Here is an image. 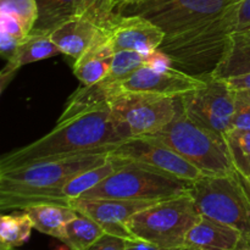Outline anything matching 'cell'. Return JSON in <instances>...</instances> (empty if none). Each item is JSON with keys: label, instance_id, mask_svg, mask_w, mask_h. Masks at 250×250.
Segmentation results:
<instances>
[{"label": "cell", "instance_id": "6da1fadb", "mask_svg": "<svg viewBox=\"0 0 250 250\" xmlns=\"http://www.w3.org/2000/svg\"><path fill=\"white\" fill-rule=\"evenodd\" d=\"M127 139L110 106L98 107L58 122L42 138L2 155L0 171L85 154H110Z\"/></svg>", "mask_w": 250, "mask_h": 250}, {"label": "cell", "instance_id": "7a4b0ae2", "mask_svg": "<svg viewBox=\"0 0 250 250\" xmlns=\"http://www.w3.org/2000/svg\"><path fill=\"white\" fill-rule=\"evenodd\" d=\"M110 154H85L0 171V210L23 211L37 204L70 205L62 194L66 183L105 163Z\"/></svg>", "mask_w": 250, "mask_h": 250}, {"label": "cell", "instance_id": "3957f363", "mask_svg": "<svg viewBox=\"0 0 250 250\" xmlns=\"http://www.w3.org/2000/svg\"><path fill=\"white\" fill-rule=\"evenodd\" d=\"M233 31L229 11L216 19L173 36H166L159 46L172 60L177 70L198 78H210L233 46Z\"/></svg>", "mask_w": 250, "mask_h": 250}, {"label": "cell", "instance_id": "277c9868", "mask_svg": "<svg viewBox=\"0 0 250 250\" xmlns=\"http://www.w3.org/2000/svg\"><path fill=\"white\" fill-rule=\"evenodd\" d=\"M144 138L160 142L175 150L204 176L236 172L225 137L192 121L183 109L167 126Z\"/></svg>", "mask_w": 250, "mask_h": 250}, {"label": "cell", "instance_id": "5b68a950", "mask_svg": "<svg viewBox=\"0 0 250 250\" xmlns=\"http://www.w3.org/2000/svg\"><path fill=\"white\" fill-rule=\"evenodd\" d=\"M200 214L189 190L161 200L134 214L127 222L133 239L166 249L185 248L186 236Z\"/></svg>", "mask_w": 250, "mask_h": 250}, {"label": "cell", "instance_id": "8992f818", "mask_svg": "<svg viewBox=\"0 0 250 250\" xmlns=\"http://www.w3.org/2000/svg\"><path fill=\"white\" fill-rule=\"evenodd\" d=\"M189 193L202 216L233 227L250 244V195L238 173L203 176L190 183Z\"/></svg>", "mask_w": 250, "mask_h": 250}, {"label": "cell", "instance_id": "52a82bcc", "mask_svg": "<svg viewBox=\"0 0 250 250\" xmlns=\"http://www.w3.org/2000/svg\"><path fill=\"white\" fill-rule=\"evenodd\" d=\"M190 183L127 161L100 185L80 198L158 203L188 192Z\"/></svg>", "mask_w": 250, "mask_h": 250}, {"label": "cell", "instance_id": "ba28073f", "mask_svg": "<svg viewBox=\"0 0 250 250\" xmlns=\"http://www.w3.org/2000/svg\"><path fill=\"white\" fill-rule=\"evenodd\" d=\"M241 0H143L117 6L120 15H139L173 36L216 19Z\"/></svg>", "mask_w": 250, "mask_h": 250}, {"label": "cell", "instance_id": "9c48e42d", "mask_svg": "<svg viewBox=\"0 0 250 250\" xmlns=\"http://www.w3.org/2000/svg\"><path fill=\"white\" fill-rule=\"evenodd\" d=\"M112 116L127 138L153 134L182 111L180 98L125 93L110 103Z\"/></svg>", "mask_w": 250, "mask_h": 250}, {"label": "cell", "instance_id": "30bf717a", "mask_svg": "<svg viewBox=\"0 0 250 250\" xmlns=\"http://www.w3.org/2000/svg\"><path fill=\"white\" fill-rule=\"evenodd\" d=\"M183 112L192 121L225 136L232 129L236 92L224 80L205 78V83L180 98Z\"/></svg>", "mask_w": 250, "mask_h": 250}, {"label": "cell", "instance_id": "8fae6325", "mask_svg": "<svg viewBox=\"0 0 250 250\" xmlns=\"http://www.w3.org/2000/svg\"><path fill=\"white\" fill-rule=\"evenodd\" d=\"M111 154L154 172L189 183L195 182L204 176L175 150L160 142L144 137L127 139Z\"/></svg>", "mask_w": 250, "mask_h": 250}, {"label": "cell", "instance_id": "7c38bea8", "mask_svg": "<svg viewBox=\"0 0 250 250\" xmlns=\"http://www.w3.org/2000/svg\"><path fill=\"white\" fill-rule=\"evenodd\" d=\"M205 83L203 78L194 77L172 67L164 72H156L142 66L121 82V92L133 94H151L159 97L181 98L193 92Z\"/></svg>", "mask_w": 250, "mask_h": 250}, {"label": "cell", "instance_id": "4fadbf2b", "mask_svg": "<svg viewBox=\"0 0 250 250\" xmlns=\"http://www.w3.org/2000/svg\"><path fill=\"white\" fill-rule=\"evenodd\" d=\"M155 203L121 199H84L77 198L70 205L81 215L90 217L105 229L106 233L133 239L127 229V222L137 212Z\"/></svg>", "mask_w": 250, "mask_h": 250}, {"label": "cell", "instance_id": "5bb4252c", "mask_svg": "<svg viewBox=\"0 0 250 250\" xmlns=\"http://www.w3.org/2000/svg\"><path fill=\"white\" fill-rule=\"evenodd\" d=\"M110 33L115 51L133 50L144 56L159 49L166 37L160 27L139 15H120Z\"/></svg>", "mask_w": 250, "mask_h": 250}, {"label": "cell", "instance_id": "9a60e30c", "mask_svg": "<svg viewBox=\"0 0 250 250\" xmlns=\"http://www.w3.org/2000/svg\"><path fill=\"white\" fill-rule=\"evenodd\" d=\"M121 82V80L109 72L104 80L94 84H82L68 98L58 122H63L98 107L110 106L112 100L122 95Z\"/></svg>", "mask_w": 250, "mask_h": 250}, {"label": "cell", "instance_id": "2e32d148", "mask_svg": "<svg viewBox=\"0 0 250 250\" xmlns=\"http://www.w3.org/2000/svg\"><path fill=\"white\" fill-rule=\"evenodd\" d=\"M244 242L233 227L202 216L186 236L185 247L193 250H234Z\"/></svg>", "mask_w": 250, "mask_h": 250}, {"label": "cell", "instance_id": "e0dca14e", "mask_svg": "<svg viewBox=\"0 0 250 250\" xmlns=\"http://www.w3.org/2000/svg\"><path fill=\"white\" fill-rule=\"evenodd\" d=\"M105 31L85 17L73 16L54 29L50 38L61 54L77 60Z\"/></svg>", "mask_w": 250, "mask_h": 250}, {"label": "cell", "instance_id": "ac0fdd59", "mask_svg": "<svg viewBox=\"0 0 250 250\" xmlns=\"http://www.w3.org/2000/svg\"><path fill=\"white\" fill-rule=\"evenodd\" d=\"M61 54L60 49L51 41L50 34L31 32L24 41L17 46L14 55L7 60L6 66L1 71V90L5 89L17 70L27 63L45 60Z\"/></svg>", "mask_w": 250, "mask_h": 250}, {"label": "cell", "instance_id": "d6986e66", "mask_svg": "<svg viewBox=\"0 0 250 250\" xmlns=\"http://www.w3.org/2000/svg\"><path fill=\"white\" fill-rule=\"evenodd\" d=\"M23 211L31 217L34 229L60 241L66 225L78 216V212L71 205L61 204H37Z\"/></svg>", "mask_w": 250, "mask_h": 250}, {"label": "cell", "instance_id": "ffe728a7", "mask_svg": "<svg viewBox=\"0 0 250 250\" xmlns=\"http://www.w3.org/2000/svg\"><path fill=\"white\" fill-rule=\"evenodd\" d=\"M126 163L127 161L124 159L110 154L109 159L105 163L100 164L95 167L88 168V170L83 171V172L78 173L77 176L71 178L63 187V197L67 199L68 204H70L71 200L82 197L88 190L97 187L98 185L106 180L109 176H111L115 171L122 167Z\"/></svg>", "mask_w": 250, "mask_h": 250}, {"label": "cell", "instance_id": "44dd1931", "mask_svg": "<svg viewBox=\"0 0 250 250\" xmlns=\"http://www.w3.org/2000/svg\"><path fill=\"white\" fill-rule=\"evenodd\" d=\"M38 19L32 32L50 34L63 22L75 16L76 0H36Z\"/></svg>", "mask_w": 250, "mask_h": 250}, {"label": "cell", "instance_id": "7402d4cb", "mask_svg": "<svg viewBox=\"0 0 250 250\" xmlns=\"http://www.w3.org/2000/svg\"><path fill=\"white\" fill-rule=\"evenodd\" d=\"M105 233V229L98 222L78 214L76 219L66 225L61 242L70 250H88Z\"/></svg>", "mask_w": 250, "mask_h": 250}, {"label": "cell", "instance_id": "603a6c76", "mask_svg": "<svg viewBox=\"0 0 250 250\" xmlns=\"http://www.w3.org/2000/svg\"><path fill=\"white\" fill-rule=\"evenodd\" d=\"M33 222L26 211L0 217V250H14L29 239Z\"/></svg>", "mask_w": 250, "mask_h": 250}, {"label": "cell", "instance_id": "cb8c5ba5", "mask_svg": "<svg viewBox=\"0 0 250 250\" xmlns=\"http://www.w3.org/2000/svg\"><path fill=\"white\" fill-rule=\"evenodd\" d=\"M119 0H76L75 16L85 17L103 29H110L119 19Z\"/></svg>", "mask_w": 250, "mask_h": 250}, {"label": "cell", "instance_id": "d4e9b609", "mask_svg": "<svg viewBox=\"0 0 250 250\" xmlns=\"http://www.w3.org/2000/svg\"><path fill=\"white\" fill-rule=\"evenodd\" d=\"M224 137L236 172L242 178L250 177V131L231 129Z\"/></svg>", "mask_w": 250, "mask_h": 250}, {"label": "cell", "instance_id": "484cf974", "mask_svg": "<svg viewBox=\"0 0 250 250\" xmlns=\"http://www.w3.org/2000/svg\"><path fill=\"white\" fill-rule=\"evenodd\" d=\"M250 73V45H233L221 61L211 78L226 80Z\"/></svg>", "mask_w": 250, "mask_h": 250}, {"label": "cell", "instance_id": "4316f807", "mask_svg": "<svg viewBox=\"0 0 250 250\" xmlns=\"http://www.w3.org/2000/svg\"><path fill=\"white\" fill-rule=\"evenodd\" d=\"M112 58L81 56L73 63V73L82 84L89 85L104 80L110 72Z\"/></svg>", "mask_w": 250, "mask_h": 250}, {"label": "cell", "instance_id": "83f0119b", "mask_svg": "<svg viewBox=\"0 0 250 250\" xmlns=\"http://www.w3.org/2000/svg\"><path fill=\"white\" fill-rule=\"evenodd\" d=\"M0 12H6L21 20L27 31L31 33L38 19V6L36 0H0Z\"/></svg>", "mask_w": 250, "mask_h": 250}, {"label": "cell", "instance_id": "f1b7e54d", "mask_svg": "<svg viewBox=\"0 0 250 250\" xmlns=\"http://www.w3.org/2000/svg\"><path fill=\"white\" fill-rule=\"evenodd\" d=\"M144 58L138 51L133 50H120L116 51L112 59L110 73L124 81L136 70L144 66Z\"/></svg>", "mask_w": 250, "mask_h": 250}, {"label": "cell", "instance_id": "f546056e", "mask_svg": "<svg viewBox=\"0 0 250 250\" xmlns=\"http://www.w3.org/2000/svg\"><path fill=\"white\" fill-rule=\"evenodd\" d=\"M0 33L9 34L17 41L22 42L27 38L29 32L27 31L21 20L16 16L6 12H0Z\"/></svg>", "mask_w": 250, "mask_h": 250}, {"label": "cell", "instance_id": "4dcf8cb0", "mask_svg": "<svg viewBox=\"0 0 250 250\" xmlns=\"http://www.w3.org/2000/svg\"><path fill=\"white\" fill-rule=\"evenodd\" d=\"M232 129L250 131V102L236 94V109L232 119Z\"/></svg>", "mask_w": 250, "mask_h": 250}, {"label": "cell", "instance_id": "1f68e13d", "mask_svg": "<svg viewBox=\"0 0 250 250\" xmlns=\"http://www.w3.org/2000/svg\"><path fill=\"white\" fill-rule=\"evenodd\" d=\"M229 21L233 29L250 24V0H241L229 10Z\"/></svg>", "mask_w": 250, "mask_h": 250}, {"label": "cell", "instance_id": "d6a6232c", "mask_svg": "<svg viewBox=\"0 0 250 250\" xmlns=\"http://www.w3.org/2000/svg\"><path fill=\"white\" fill-rule=\"evenodd\" d=\"M144 66L156 71V72H164V71L172 68L173 62L165 51H163L161 49H155L144 58Z\"/></svg>", "mask_w": 250, "mask_h": 250}, {"label": "cell", "instance_id": "836d02e7", "mask_svg": "<svg viewBox=\"0 0 250 250\" xmlns=\"http://www.w3.org/2000/svg\"><path fill=\"white\" fill-rule=\"evenodd\" d=\"M127 239L114 234L105 233L102 238L98 239L88 250H125Z\"/></svg>", "mask_w": 250, "mask_h": 250}, {"label": "cell", "instance_id": "e575fe53", "mask_svg": "<svg viewBox=\"0 0 250 250\" xmlns=\"http://www.w3.org/2000/svg\"><path fill=\"white\" fill-rule=\"evenodd\" d=\"M20 44H21V42L15 39L14 37L9 36V34L0 33V53H1L2 58L6 59V60H9L14 55Z\"/></svg>", "mask_w": 250, "mask_h": 250}, {"label": "cell", "instance_id": "d590c367", "mask_svg": "<svg viewBox=\"0 0 250 250\" xmlns=\"http://www.w3.org/2000/svg\"><path fill=\"white\" fill-rule=\"evenodd\" d=\"M226 84L231 88L233 92H242V90H250V73L236 76L224 80Z\"/></svg>", "mask_w": 250, "mask_h": 250}, {"label": "cell", "instance_id": "8d00e7d4", "mask_svg": "<svg viewBox=\"0 0 250 250\" xmlns=\"http://www.w3.org/2000/svg\"><path fill=\"white\" fill-rule=\"evenodd\" d=\"M231 38L233 45H250V24L233 29Z\"/></svg>", "mask_w": 250, "mask_h": 250}, {"label": "cell", "instance_id": "74e56055", "mask_svg": "<svg viewBox=\"0 0 250 250\" xmlns=\"http://www.w3.org/2000/svg\"><path fill=\"white\" fill-rule=\"evenodd\" d=\"M125 250H180V249L160 248V247H156L154 246V244L148 243V242L139 241V239H127L126 248H125Z\"/></svg>", "mask_w": 250, "mask_h": 250}, {"label": "cell", "instance_id": "f35d334b", "mask_svg": "<svg viewBox=\"0 0 250 250\" xmlns=\"http://www.w3.org/2000/svg\"><path fill=\"white\" fill-rule=\"evenodd\" d=\"M143 1V0H119L117 1V6H125V5H129V4H136V2Z\"/></svg>", "mask_w": 250, "mask_h": 250}, {"label": "cell", "instance_id": "ab89813d", "mask_svg": "<svg viewBox=\"0 0 250 250\" xmlns=\"http://www.w3.org/2000/svg\"><path fill=\"white\" fill-rule=\"evenodd\" d=\"M236 94L238 95V97L243 98V99L248 100L250 102V90H242V92H236Z\"/></svg>", "mask_w": 250, "mask_h": 250}, {"label": "cell", "instance_id": "60d3db41", "mask_svg": "<svg viewBox=\"0 0 250 250\" xmlns=\"http://www.w3.org/2000/svg\"><path fill=\"white\" fill-rule=\"evenodd\" d=\"M234 250H250V244L246 243V242H243V243H242L241 246L238 247V248L234 249Z\"/></svg>", "mask_w": 250, "mask_h": 250}, {"label": "cell", "instance_id": "b9f144b4", "mask_svg": "<svg viewBox=\"0 0 250 250\" xmlns=\"http://www.w3.org/2000/svg\"><path fill=\"white\" fill-rule=\"evenodd\" d=\"M243 181H244V183H246V187H247V189H248V193L250 195V177L243 178Z\"/></svg>", "mask_w": 250, "mask_h": 250}, {"label": "cell", "instance_id": "7bdbcfd3", "mask_svg": "<svg viewBox=\"0 0 250 250\" xmlns=\"http://www.w3.org/2000/svg\"><path fill=\"white\" fill-rule=\"evenodd\" d=\"M180 250H193V249H189V248H186V247H185V248H182V249H180Z\"/></svg>", "mask_w": 250, "mask_h": 250}, {"label": "cell", "instance_id": "ee69618b", "mask_svg": "<svg viewBox=\"0 0 250 250\" xmlns=\"http://www.w3.org/2000/svg\"><path fill=\"white\" fill-rule=\"evenodd\" d=\"M14 250H16V249H14Z\"/></svg>", "mask_w": 250, "mask_h": 250}]
</instances>
